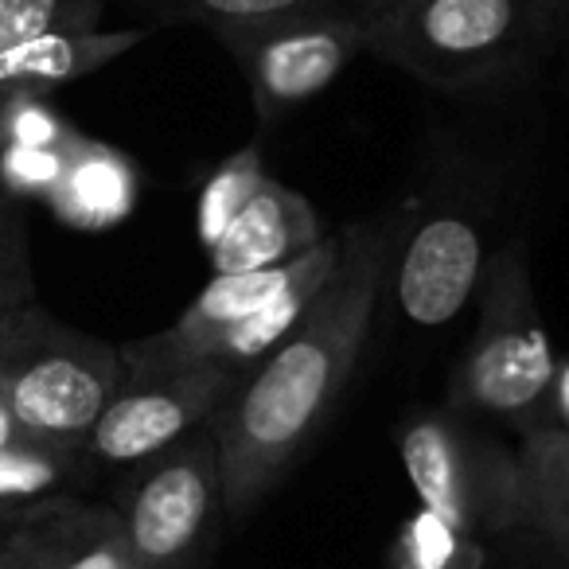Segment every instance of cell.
Segmentation results:
<instances>
[{
    "mask_svg": "<svg viewBox=\"0 0 569 569\" xmlns=\"http://www.w3.org/2000/svg\"><path fill=\"white\" fill-rule=\"evenodd\" d=\"M340 234V261L297 332L261 359L211 418L227 515L253 511L293 468L336 410L367 348L387 293L398 219L351 222Z\"/></svg>",
    "mask_w": 569,
    "mask_h": 569,
    "instance_id": "6da1fadb",
    "label": "cell"
},
{
    "mask_svg": "<svg viewBox=\"0 0 569 569\" xmlns=\"http://www.w3.org/2000/svg\"><path fill=\"white\" fill-rule=\"evenodd\" d=\"M476 301H480L476 332L452 371L445 406L465 418L496 421L522 437L538 426L558 371L522 238H511L491 253Z\"/></svg>",
    "mask_w": 569,
    "mask_h": 569,
    "instance_id": "7a4b0ae2",
    "label": "cell"
},
{
    "mask_svg": "<svg viewBox=\"0 0 569 569\" xmlns=\"http://www.w3.org/2000/svg\"><path fill=\"white\" fill-rule=\"evenodd\" d=\"M121 382V348L40 305L0 320V398L32 441L79 452Z\"/></svg>",
    "mask_w": 569,
    "mask_h": 569,
    "instance_id": "3957f363",
    "label": "cell"
},
{
    "mask_svg": "<svg viewBox=\"0 0 569 569\" xmlns=\"http://www.w3.org/2000/svg\"><path fill=\"white\" fill-rule=\"evenodd\" d=\"M546 20L538 0H395L375 12L367 51L437 90L496 82L527 63Z\"/></svg>",
    "mask_w": 569,
    "mask_h": 569,
    "instance_id": "277c9868",
    "label": "cell"
},
{
    "mask_svg": "<svg viewBox=\"0 0 569 569\" xmlns=\"http://www.w3.org/2000/svg\"><path fill=\"white\" fill-rule=\"evenodd\" d=\"M395 445L421 507L483 542L522 530L519 457L483 421L452 406H421L398 421Z\"/></svg>",
    "mask_w": 569,
    "mask_h": 569,
    "instance_id": "5b68a950",
    "label": "cell"
},
{
    "mask_svg": "<svg viewBox=\"0 0 569 569\" xmlns=\"http://www.w3.org/2000/svg\"><path fill=\"white\" fill-rule=\"evenodd\" d=\"M113 511L137 569H207L227 515L211 426L121 472Z\"/></svg>",
    "mask_w": 569,
    "mask_h": 569,
    "instance_id": "8992f818",
    "label": "cell"
},
{
    "mask_svg": "<svg viewBox=\"0 0 569 569\" xmlns=\"http://www.w3.org/2000/svg\"><path fill=\"white\" fill-rule=\"evenodd\" d=\"M238 375L214 363L191 367H126L98 426L82 441L87 472H129L157 452L211 426L219 406L238 387Z\"/></svg>",
    "mask_w": 569,
    "mask_h": 569,
    "instance_id": "52a82bcc",
    "label": "cell"
},
{
    "mask_svg": "<svg viewBox=\"0 0 569 569\" xmlns=\"http://www.w3.org/2000/svg\"><path fill=\"white\" fill-rule=\"evenodd\" d=\"M367 32H371V17L343 4V9L305 12L277 24L219 36V43L242 71L253 110L269 129L284 113L325 94L348 71L351 59L367 51Z\"/></svg>",
    "mask_w": 569,
    "mask_h": 569,
    "instance_id": "ba28073f",
    "label": "cell"
},
{
    "mask_svg": "<svg viewBox=\"0 0 569 569\" xmlns=\"http://www.w3.org/2000/svg\"><path fill=\"white\" fill-rule=\"evenodd\" d=\"M488 261L483 222L457 207H433L413 222L406 238L398 222L387 284L398 312L413 328L437 332L452 325L472 297H480Z\"/></svg>",
    "mask_w": 569,
    "mask_h": 569,
    "instance_id": "9c48e42d",
    "label": "cell"
},
{
    "mask_svg": "<svg viewBox=\"0 0 569 569\" xmlns=\"http://www.w3.org/2000/svg\"><path fill=\"white\" fill-rule=\"evenodd\" d=\"M4 538L36 569H137L113 503L48 499L20 515Z\"/></svg>",
    "mask_w": 569,
    "mask_h": 569,
    "instance_id": "30bf717a",
    "label": "cell"
},
{
    "mask_svg": "<svg viewBox=\"0 0 569 569\" xmlns=\"http://www.w3.org/2000/svg\"><path fill=\"white\" fill-rule=\"evenodd\" d=\"M320 211L289 183L266 176L258 196L227 227V234L207 250L211 273H253L281 269L325 242Z\"/></svg>",
    "mask_w": 569,
    "mask_h": 569,
    "instance_id": "8fae6325",
    "label": "cell"
},
{
    "mask_svg": "<svg viewBox=\"0 0 569 569\" xmlns=\"http://www.w3.org/2000/svg\"><path fill=\"white\" fill-rule=\"evenodd\" d=\"M340 250H343V234H328L317 250L297 258L277 293H269L250 317H242L222 336H214L211 348L203 351V363H214V367H222V371L246 379L261 359H269L297 332L305 312L312 309V301H317L320 289H325L328 277H332L336 261H340Z\"/></svg>",
    "mask_w": 569,
    "mask_h": 569,
    "instance_id": "7c38bea8",
    "label": "cell"
},
{
    "mask_svg": "<svg viewBox=\"0 0 569 569\" xmlns=\"http://www.w3.org/2000/svg\"><path fill=\"white\" fill-rule=\"evenodd\" d=\"M141 172L129 152L79 133L67 144V172L48 207L71 230H113L137 211Z\"/></svg>",
    "mask_w": 569,
    "mask_h": 569,
    "instance_id": "4fadbf2b",
    "label": "cell"
},
{
    "mask_svg": "<svg viewBox=\"0 0 569 569\" xmlns=\"http://www.w3.org/2000/svg\"><path fill=\"white\" fill-rule=\"evenodd\" d=\"M144 28H118V32H56V36H36V40L0 48V98L17 94V90H36V94H51V90L79 82L87 74L110 67L126 51H133L144 40Z\"/></svg>",
    "mask_w": 569,
    "mask_h": 569,
    "instance_id": "5bb4252c",
    "label": "cell"
},
{
    "mask_svg": "<svg viewBox=\"0 0 569 569\" xmlns=\"http://www.w3.org/2000/svg\"><path fill=\"white\" fill-rule=\"evenodd\" d=\"M515 457L522 530L569 558V429H530Z\"/></svg>",
    "mask_w": 569,
    "mask_h": 569,
    "instance_id": "9a60e30c",
    "label": "cell"
},
{
    "mask_svg": "<svg viewBox=\"0 0 569 569\" xmlns=\"http://www.w3.org/2000/svg\"><path fill=\"white\" fill-rule=\"evenodd\" d=\"M87 476L79 452L43 441H20L0 452V535L24 511L59 499L74 480Z\"/></svg>",
    "mask_w": 569,
    "mask_h": 569,
    "instance_id": "2e32d148",
    "label": "cell"
},
{
    "mask_svg": "<svg viewBox=\"0 0 569 569\" xmlns=\"http://www.w3.org/2000/svg\"><path fill=\"white\" fill-rule=\"evenodd\" d=\"M129 4L149 12L160 24H199L219 40V36L277 24L305 12L343 9L348 0H129Z\"/></svg>",
    "mask_w": 569,
    "mask_h": 569,
    "instance_id": "e0dca14e",
    "label": "cell"
},
{
    "mask_svg": "<svg viewBox=\"0 0 569 569\" xmlns=\"http://www.w3.org/2000/svg\"><path fill=\"white\" fill-rule=\"evenodd\" d=\"M483 538L429 507H418L410 519L398 522L387 550V569H483Z\"/></svg>",
    "mask_w": 569,
    "mask_h": 569,
    "instance_id": "ac0fdd59",
    "label": "cell"
},
{
    "mask_svg": "<svg viewBox=\"0 0 569 569\" xmlns=\"http://www.w3.org/2000/svg\"><path fill=\"white\" fill-rule=\"evenodd\" d=\"M266 183V160H261V144H246V149L222 157L211 168V176L199 188V203H196V230L203 250H211L227 227L246 211L258 188Z\"/></svg>",
    "mask_w": 569,
    "mask_h": 569,
    "instance_id": "d6986e66",
    "label": "cell"
},
{
    "mask_svg": "<svg viewBox=\"0 0 569 569\" xmlns=\"http://www.w3.org/2000/svg\"><path fill=\"white\" fill-rule=\"evenodd\" d=\"M110 0H0V48L56 32H94Z\"/></svg>",
    "mask_w": 569,
    "mask_h": 569,
    "instance_id": "ffe728a7",
    "label": "cell"
},
{
    "mask_svg": "<svg viewBox=\"0 0 569 569\" xmlns=\"http://www.w3.org/2000/svg\"><path fill=\"white\" fill-rule=\"evenodd\" d=\"M79 137L74 121L48 102V94L17 90L0 98V144H32V149H67Z\"/></svg>",
    "mask_w": 569,
    "mask_h": 569,
    "instance_id": "44dd1931",
    "label": "cell"
},
{
    "mask_svg": "<svg viewBox=\"0 0 569 569\" xmlns=\"http://www.w3.org/2000/svg\"><path fill=\"white\" fill-rule=\"evenodd\" d=\"M24 305H36L32 253H28V234L20 222L17 199L0 191V320Z\"/></svg>",
    "mask_w": 569,
    "mask_h": 569,
    "instance_id": "7402d4cb",
    "label": "cell"
},
{
    "mask_svg": "<svg viewBox=\"0 0 569 569\" xmlns=\"http://www.w3.org/2000/svg\"><path fill=\"white\" fill-rule=\"evenodd\" d=\"M67 172V149H32V144H0V191L9 199L48 203Z\"/></svg>",
    "mask_w": 569,
    "mask_h": 569,
    "instance_id": "603a6c76",
    "label": "cell"
},
{
    "mask_svg": "<svg viewBox=\"0 0 569 569\" xmlns=\"http://www.w3.org/2000/svg\"><path fill=\"white\" fill-rule=\"evenodd\" d=\"M535 429H569V359L553 371L550 395H546Z\"/></svg>",
    "mask_w": 569,
    "mask_h": 569,
    "instance_id": "cb8c5ba5",
    "label": "cell"
},
{
    "mask_svg": "<svg viewBox=\"0 0 569 569\" xmlns=\"http://www.w3.org/2000/svg\"><path fill=\"white\" fill-rule=\"evenodd\" d=\"M20 441H32V437L20 429V421L12 418V410L4 406V398H0V452L12 449V445H20Z\"/></svg>",
    "mask_w": 569,
    "mask_h": 569,
    "instance_id": "d4e9b609",
    "label": "cell"
},
{
    "mask_svg": "<svg viewBox=\"0 0 569 569\" xmlns=\"http://www.w3.org/2000/svg\"><path fill=\"white\" fill-rule=\"evenodd\" d=\"M542 4V20H546V32H561L569 28V0H538Z\"/></svg>",
    "mask_w": 569,
    "mask_h": 569,
    "instance_id": "484cf974",
    "label": "cell"
},
{
    "mask_svg": "<svg viewBox=\"0 0 569 569\" xmlns=\"http://www.w3.org/2000/svg\"><path fill=\"white\" fill-rule=\"evenodd\" d=\"M0 569H36V566L9 542V538H0Z\"/></svg>",
    "mask_w": 569,
    "mask_h": 569,
    "instance_id": "4316f807",
    "label": "cell"
},
{
    "mask_svg": "<svg viewBox=\"0 0 569 569\" xmlns=\"http://www.w3.org/2000/svg\"><path fill=\"white\" fill-rule=\"evenodd\" d=\"M351 9H359V12H367V17H375V12H382V9H390L395 0H348Z\"/></svg>",
    "mask_w": 569,
    "mask_h": 569,
    "instance_id": "83f0119b",
    "label": "cell"
},
{
    "mask_svg": "<svg viewBox=\"0 0 569 569\" xmlns=\"http://www.w3.org/2000/svg\"><path fill=\"white\" fill-rule=\"evenodd\" d=\"M538 9H542V4H538Z\"/></svg>",
    "mask_w": 569,
    "mask_h": 569,
    "instance_id": "f1b7e54d",
    "label": "cell"
},
{
    "mask_svg": "<svg viewBox=\"0 0 569 569\" xmlns=\"http://www.w3.org/2000/svg\"><path fill=\"white\" fill-rule=\"evenodd\" d=\"M0 538H4V535H0Z\"/></svg>",
    "mask_w": 569,
    "mask_h": 569,
    "instance_id": "f546056e",
    "label": "cell"
}]
</instances>
